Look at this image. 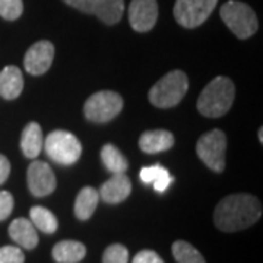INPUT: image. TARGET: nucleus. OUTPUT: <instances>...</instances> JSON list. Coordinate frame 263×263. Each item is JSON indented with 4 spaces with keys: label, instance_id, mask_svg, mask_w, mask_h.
<instances>
[{
    "label": "nucleus",
    "instance_id": "c756f323",
    "mask_svg": "<svg viewBox=\"0 0 263 263\" xmlns=\"http://www.w3.org/2000/svg\"><path fill=\"white\" fill-rule=\"evenodd\" d=\"M262 127H260V129H259V141L260 142H263V136H262Z\"/></svg>",
    "mask_w": 263,
    "mask_h": 263
},
{
    "label": "nucleus",
    "instance_id": "5701e85b",
    "mask_svg": "<svg viewBox=\"0 0 263 263\" xmlns=\"http://www.w3.org/2000/svg\"><path fill=\"white\" fill-rule=\"evenodd\" d=\"M171 252H173V256L177 263H206L202 253L197 249L183 240L173 243Z\"/></svg>",
    "mask_w": 263,
    "mask_h": 263
},
{
    "label": "nucleus",
    "instance_id": "20e7f679",
    "mask_svg": "<svg viewBox=\"0 0 263 263\" xmlns=\"http://www.w3.org/2000/svg\"><path fill=\"white\" fill-rule=\"evenodd\" d=\"M221 19L235 37L240 40L252 37L259 28V21L254 10L238 0H228L219 10Z\"/></svg>",
    "mask_w": 263,
    "mask_h": 263
},
{
    "label": "nucleus",
    "instance_id": "a878e982",
    "mask_svg": "<svg viewBox=\"0 0 263 263\" xmlns=\"http://www.w3.org/2000/svg\"><path fill=\"white\" fill-rule=\"evenodd\" d=\"M24 252L16 246H3L0 247V263H24Z\"/></svg>",
    "mask_w": 263,
    "mask_h": 263
},
{
    "label": "nucleus",
    "instance_id": "423d86ee",
    "mask_svg": "<svg viewBox=\"0 0 263 263\" xmlns=\"http://www.w3.org/2000/svg\"><path fill=\"white\" fill-rule=\"evenodd\" d=\"M226 133L219 129H214L202 135L196 143L199 158L205 162L208 168L215 173H222L226 168Z\"/></svg>",
    "mask_w": 263,
    "mask_h": 263
},
{
    "label": "nucleus",
    "instance_id": "4468645a",
    "mask_svg": "<svg viewBox=\"0 0 263 263\" xmlns=\"http://www.w3.org/2000/svg\"><path fill=\"white\" fill-rule=\"evenodd\" d=\"M10 238L21 247L32 250L38 245V233L34 224L25 218H16L9 226Z\"/></svg>",
    "mask_w": 263,
    "mask_h": 263
},
{
    "label": "nucleus",
    "instance_id": "f3484780",
    "mask_svg": "<svg viewBox=\"0 0 263 263\" xmlns=\"http://www.w3.org/2000/svg\"><path fill=\"white\" fill-rule=\"evenodd\" d=\"M43 143H44V139H43V130L40 124L35 122L28 123L24 127L22 136H21V149L24 152V155L27 158L35 160L43 149Z\"/></svg>",
    "mask_w": 263,
    "mask_h": 263
},
{
    "label": "nucleus",
    "instance_id": "cd10ccee",
    "mask_svg": "<svg viewBox=\"0 0 263 263\" xmlns=\"http://www.w3.org/2000/svg\"><path fill=\"white\" fill-rule=\"evenodd\" d=\"M132 263H164L160 257V254L152 252V250H142L133 257Z\"/></svg>",
    "mask_w": 263,
    "mask_h": 263
},
{
    "label": "nucleus",
    "instance_id": "aec40b11",
    "mask_svg": "<svg viewBox=\"0 0 263 263\" xmlns=\"http://www.w3.org/2000/svg\"><path fill=\"white\" fill-rule=\"evenodd\" d=\"M139 179L146 184H154V189L158 193L165 192L167 187L171 184V181H173V177L170 176L168 171L164 167L158 165V164L142 168L141 173H139Z\"/></svg>",
    "mask_w": 263,
    "mask_h": 263
},
{
    "label": "nucleus",
    "instance_id": "7ed1b4c3",
    "mask_svg": "<svg viewBox=\"0 0 263 263\" xmlns=\"http://www.w3.org/2000/svg\"><path fill=\"white\" fill-rule=\"evenodd\" d=\"M189 89L187 75L183 70H171L149 89V101L158 108H171L184 98Z\"/></svg>",
    "mask_w": 263,
    "mask_h": 263
},
{
    "label": "nucleus",
    "instance_id": "9d476101",
    "mask_svg": "<svg viewBox=\"0 0 263 263\" xmlns=\"http://www.w3.org/2000/svg\"><path fill=\"white\" fill-rule=\"evenodd\" d=\"M27 183L29 192L37 197L51 195L56 189V176L47 162L34 161L27 171Z\"/></svg>",
    "mask_w": 263,
    "mask_h": 263
},
{
    "label": "nucleus",
    "instance_id": "f03ea898",
    "mask_svg": "<svg viewBox=\"0 0 263 263\" xmlns=\"http://www.w3.org/2000/svg\"><path fill=\"white\" fill-rule=\"evenodd\" d=\"M235 98L234 82L227 76H216L197 98V110L205 117H221L230 111Z\"/></svg>",
    "mask_w": 263,
    "mask_h": 263
},
{
    "label": "nucleus",
    "instance_id": "9b49d317",
    "mask_svg": "<svg viewBox=\"0 0 263 263\" xmlns=\"http://www.w3.org/2000/svg\"><path fill=\"white\" fill-rule=\"evenodd\" d=\"M54 59V46L47 40L38 41L28 48L24 57L25 70L31 75L40 76L46 73Z\"/></svg>",
    "mask_w": 263,
    "mask_h": 263
},
{
    "label": "nucleus",
    "instance_id": "412c9836",
    "mask_svg": "<svg viewBox=\"0 0 263 263\" xmlns=\"http://www.w3.org/2000/svg\"><path fill=\"white\" fill-rule=\"evenodd\" d=\"M101 160H103L105 168L108 170L110 173H113V174L126 173L129 170V161L126 160L122 152L111 143H107V145L103 146Z\"/></svg>",
    "mask_w": 263,
    "mask_h": 263
},
{
    "label": "nucleus",
    "instance_id": "2eb2a0df",
    "mask_svg": "<svg viewBox=\"0 0 263 263\" xmlns=\"http://www.w3.org/2000/svg\"><path fill=\"white\" fill-rule=\"evenodd\" d=\"M173 145H174L173 133L164 129L145 132L139 138V148L145 154H160L173 148Z\"/></svg>",
    "mask_w": 263,
    "mask_h": 263
},
{
    "label": "nucleus",
    "instance_id": "ddd939ff",
    "mask_svg": "<svg viewBox=\"0 0 263 263\" xmlns=\"http://www.w3.org/2000/svg\"><path fill=\"white\" fill-rule=\"evenodd\" d=\"M132 192V183L129 177L126 176V173H119L113 174V177L107 180L100 189V197L104 202L116 205L120 203L123 200H126Z\"/></svg>",
    "mask_w": 263,
    "mask_h": 263
},
{
    "label": "nucleus",
    "instance_id": "a211bd4d",
    "mask_svg": "<svg viewBox=\"0 0 263 263\" xmlns=\"http://www.w3.org/2000/svg\"><path fill=\"white\" fill-rule=\"evenodd\" d=\"M86 254V247L75 240H63L53 247V259L57 263H78Z\"/></svg>",
    "mask_w": 263,
    "mask_h": 263
},
{
    "label": "nucleus",
    "instance_id": "6ab92c4d",
    "mask_svg": "<svg viewBox=\"0 0 263 263\" xmlns=\"http://www.w3.org/2000/svg\"><path fill=\"white\" fill-rule=\"evenodd\" d=\"M100 200V195L94 187L86 186L76 196L75 200V215L81 221H86L94 215L97 205Z\"/></svg>",
    "mask_w": 263,
    "mask_h": 263
},
{
    "label": "nucleus",
    "instance_id": "4be33fe9",
    "mask_svg": "<svg viewBox=\"0 0 263 263\" xmlns=\"http://www.w3.org/2000/svg\"><path fill=\"white\" fill-rule=\"evenodd\" d=\"M29 216H31V222L34 224V227H35L37 230L46 233V234H53V233H56L57 227H59L56 216H54V214H53L51 211H48L47 208H31Z\"/></svg>",
    "mask_w": 263,
    "mask_h": 263
},
{
    "label": "nucleus",
    "instance_id": "393cba45",
    "mask_svg": "<svg viewBox=\"0 0 263 263\" xmlns=\"http://www.w3.org/2000/svg\"><path fill=\"white\" fill-rule=\"evenodd\" d=\"M22 0H0V16L6 21H15L22 15Z\"/></svg>",
    "mask_w": 263,
    "mask_h": 263
},
{
    "label": "nucleus",
    "instance_id": "f8f14e48",
    "mask_svg": "<svg viewBox=\"0 0 263 263\" xmlns=\"http://www.w3.org/2000/svg\"><path fill=\"white\" fill-rule=\"evenodd\" d=\"M158 19L157 0H132L129 6V22L138 32H148Z\"/></svg>",
    "mask_w": 263,
    "mask_h": 263
},
{
    "label": "nucleus",
    "instance_id": "0eeeda50",
    "mask_svg": "<svg viewBox=\"0 0 263 263\" xmlns=\"http://www.w3.org/2000/svg\"><path fill=\"white\" fill-rule=\"evenodd\" d=\"M123 108V98L113 91H100L92 94L84 105L85 117L95 123L113 120Z\"/></svg>",
    "mask_w": 263,
    "mask_h": 263
},
{
    "label": "nucleus",
    "instance_id": "b1692460",
    "mask_svg": "<svg viewBox=\"0 0 263 263\" xmlns=\"http://www.w3.org/2000/svg\"><path fill=\"white\" fill-rule=\"evenodd\" d=\"M103 263H129V250L123 245H111L105 249Z\"/></svg>",
    "mask_w": 263,
    "mask_h": 263
},
{
    "label": "nucleus",
    "instance_id": "f257e3e1",
    "mask_svg": "<svg viewBox=\"0 0 263 263\" xmlns=\"http://www.w3.org/2000/svg\"><path fill=\"white\" fill-rule=\"evenodd\" d=\"M262 216V203L257 197L237 193L224 197L215 208L214 222L224 233H235L249 228Z\"/></svg>",
    "mask_w": 263,
    "mask_h": 263
},
{
    "label": "nucleus",
    "instance_id": "dca6fc26",
    "mask_svg": "<svg viewBox=\"0 0 263 263\" xmlns=\"http://www.w3.org/2000/svg\"><path fill=\"white\" fill-rule=\"evenodd\" d=\"M24 89V76L16 66H6L0 70V97L5 100L18 98Z\"/></svg>",
    "mask_w": 263,
    "mask_h": 263
},
{
    "label": "nucleus",
    "instance_id": "6e6552de",
    "mask_svg": "<svg viewBox=\"0 0 263 263\" xmlns=\"http://www.w3.org/2000/svg\"><path fill=\"white\" fill-rule=\"evenodd\" d=\"M216 3L218 0H176L173 15L183 28H196L209 18Z\"/></svg>",
    "mask_w": 263,
    "mask_h": 263
},
{
    "label": "nucleus",
    "instance_id": "c85d7f7f",
    "mask_svg": "<svg viewBox=\"0 0 263 263\" xmlns=\"http://www.w3.org/2000/svg\"><path fill=\"white\" fill-rule=\"evenodd\" d=\"M10 174V162L9 160L0 154V184H3Z\"/></svg>",
    "mask_w": 263,
    "mask_h": 263
},
{
    "label": "nucleus",
    "instance_id": "1a4fd4ad",
    "mask_svg": "<svg viewBox=\"0 0 263 263\" xmlns=\"http://www.w3.org/2000/svg\"><path fill=\"white\" fill-rule=\"evenodd\" d=\"M66 5L84 13L95 15L107 25L117 24L124 12V0H63Z\"/></svg>",
    "mask_w": 263,
    "mask_h": 263
},
{
    "label": "nucleus",
    "instance_id": "bb28decb",
    "mask_svg": "<svg viewBox=\"0 0 263 263\" xmlns=\"http://www.w3.org/2000/svg\"><path fill=\"white\" fill-rule=\"evenodd\" d=\"M13 205H15L13 196L10 195L9 192L2 190L0 192V221H5L12 214Z\"/></svg>",
    "mask_w": 263,
    "mask_h": 263
},
{
    "label": "nucleus",
    "instance_id": "39448f33",
    "mask_svg": "<svg viewBox=\"0 0 263 263\" xmlns=\"http://www.w3.org/2000/svg\"><path fill=\"white\" fill-rule=\"evenodd\" d=\"M51 160L62 165H72L82 155V145L75 135L66 130H54L43 143Z\"/></svg>",
    "mask_w": 263,
    "mask_h": 263
}]
</instances>
